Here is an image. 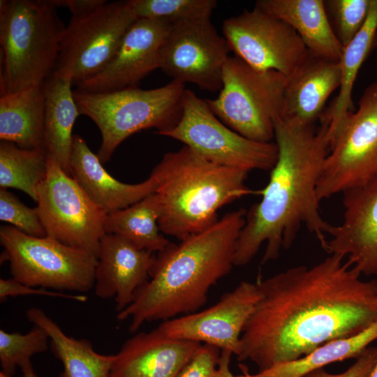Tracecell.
<instances>
[{
    "label": "cell",
    "mask_w": 377,
    "mask_h": 377,
    "mask_svg": "<svg viewBox=\"0 0 377 377\" xmlns=\"http://www.w3.org/2000/svg\"><path fill=\"white\" fill-rule=\"evenodd\" d=\"M221 351L216 346L201 343L176 377H211L217 367Z\"/></svg>",
    "instance_id": "cell-34"
},
{
    "label": "cell",
    "mask_w": 377,
    "mask_h": 377,
    "mask_svg": "<svg viewBox=\"0 0 377 377\" xmlns=\"http://www.w3.org/2000/svg\"><path fill=\"white\" fill-rule=\"evenodd\" d=\"M137 19L163 20L174 24L211 17L217 6L215 0H128Z\"/></svg>",
    "instance_id": "cell-30"
},
{
    "label": "cell",
    "mask_w": 377,
    "mask_h": 377,
    "mask_svg": "<svg viewBox=\"0 0 377 377\" xmlns=\"http://www.w3.org/2000/svg\"><path fill=\"white\" fill-rule=\"evenodd\" d=\"M200 344L169 337L158 327L139 332L114 355L110 377H176Z\"/></svg>",
    "instance_id": "cell-19"
},
{
    "label": "cell",
    "mask_w": 377,
    "mask_h": 377,
    "mask_svg": "<svg viewBox=\"0 0 377 377\" xmlns=\"http://www.w3.org/2000/svg\"><path fill=\"white\" fill-rule=\"evenodd\" d=\"M44 117L43 85L1 95V140L22 148H43Z\"/></svg>",
    "instance_id": "cell-26"
},
{
    "label": "cell",
    "mask_w": 377,
    "mask_h": 377,
    "mask_svg": "<svg viewBox=\"0 0 377 377\" xmlns=\"http://www.w3.org/2000/svg\"><path fill=\"white\" fill-rule=\"evenodd\" d=\"M287 80L276 71H260L230 56L219 94L205 101L213 113L235 132L254 141L269 142L274 138L275 121L282 116Z\"/></svg>",
    "instance_id": "cell-7"
},
{
    "label": "cell",
    "mask_w": 377,
    "mask_h": 377,
    "mask_svg": "<svg viewBox=\"0 0 377 377\" xmlns=\"http://www.w3.org/2000/svg\"><path fill=\"white\" fill-rule=\"evenodd\" d=\"M278 149L269 182L259 193L261 200L246 212L237 242L235 266L248 264L265 244V264L289 249L302 226L325 249L330 224L322 217L317 186L329 153L325 125L304 124L278 119L274 124Z\"/></svg>",
    "instance_id": "cell-2"
},
{
    "label": "cell",
    "mask_w": 377,
    "mask_h": 377,
    "mask_svg": "<svg viewBox=\"0 0 377 377\" xmlns=\"http://www.w3.org/2000/svg\"><path fill=\"white\" fill-rule=\"evenodd\" d=\"M23 377H38L31 366V362H27L20 367Z\"/></svg>",
    "instance_id": "cell-39"
},
{
    "label": "cell",
    "mask_w": 377,
    "mask_h": 377,
    "mask_svg": "<svg viewBox=\"0 0 377 377\" xmlns=\"http://www.w3.org/2000/svg\"><path fill=\"white\" fill-rule=\"evenodd\" d=\"M26 316L48 334L51 350L63 364L59 377H110L114 355L100 354L88 340L68 336L40 309L31 308Z\"/></svg>",
    "instance_id": "cell-25"
},
{
    "label": "cell",
    "mask_w": 377,
    "mask_h": 377,
    "mask_svg": "<svg viewBox=\"0 0 377 377\" xmlns=\"http://www.w3.org/2000/svg\"><path fill=\"white\" fill-rule=\"evenodd\" d=\"M156 255L123 237L105 234L95 269L94 292L102 299H114L117 313L133 302L149 279Z\"/></svg>",
    "instance_id": "cell-18"
},
{
    "label": "cell",
    "mask_w": 377,
    "mask_h": 377,
    "mask_svg": "<svg viewBox=\"0 0 377 377\" xmlns=\"http://www.w3.org/2000/svg\"><path fill=\"white\" fill-rule=\"evenodd\" d=\"M248 173L213 163L186 145L165 154L151 173L162 233L182 241L212 226L221 207L254 193L246 185Z\"/></svg>",
    "instance_id": "cell-4"
},
{
    "label": "cell",
    "mask_w": 377,
    "mask_h": 377,
    "mask_svg": "<svg viewBox=\"0 0 377 377\" xmlns=\"http://www.w3.org/2000/svg\"><path fill=\"white\" fill-rule=\"evenodd\" d=\"M136 20L128 1H107L88 14L72 16L53 73L76 86L96 75L112 59Z\"/></svg>",
    "instance_id": "cell-11"
},
{
    "label": "cell",
    "mask_w": 377,
    "mask_h": 377,
    "mask_svg": "<svg viewBox=\"0 0 377 377\" xmlns=\"http://www.w3.org/2000/svg\"><path fill=\"white\" fill-rule=\"evenodd\" d=\"M71 176L91 200L107 214L126 208L155 193L152 175L138 184L117 180L103 168L98 156L79 135H74L71 156Z\"/></svg>",
    "instance_id": "cell-20"
},
{
    "label": "cell",
    "mask_w": 377,
    "mask_h": 377,
    "mask_svg": "<svg viewBox=\"0 0 377 377\" xmlns=\"http://www.w3.org/2000/svg\"><path fill=\"white\" fill-rule=\"evenodd\" d=\"M47 0L0 1L1 95L43 85L53 73L66 28Z\"/></svg>",
    "instance_id": "cell-5"
},
{
    "label": "cell",
    "mask_w": 377,
    "mask_h": 377,
    "mask_svg": "<svg viewBox=\"0 0 377 377\" xmlns=\"http://www.w3.org/2000/svg\"><path fill=\"white\" fill-rule=\"evenodd\" d=\"M377 362V346H369L356 358L345 371L332 374L322 369L315 370L304 377H369Z\"/></svg>",
    "instance_id": "cell-36"
},
{
    "label": "cell",
    "mask_w": 377,
    "mask_h": 377,
    "mask_svg": "<svg viewBox=\"0 0 377 377\" xmlns=\"http://www.w3.org/2000/svg\"><path fill=\"white\" fill-rule=\"evenodd\" d=\"M27 295H37L47 297H61L84 302L87 297L82 295H73L64 292L47 290L42 288L31 287L11 279H0V300L3 302L10 297H17Z\"/></svg>",
    "instance_id": "cell-35"
},
{
    "label": "cell",
    "mask_w": 377,
    "mask_h": 377,
    "mask_svg": "<svg viewBox=\"0 0 377 377\" xmlns=\"http://www.w3.org/2000/svg\"><path fill=\"white\" fill-rule=\"evenodd\" d=\"M158 217L154 193L126 208L108 214L105 232L120 236L141 249L158 253L171 243L159 228Z\"/></svg>",
    "instance_id": "cell-27"
},
{
    "label": "cell",
    "mask_w": 377,
    "mask_h": 377,
    "mask_svg": "<svg viewBox=\"0 0 377 377\" xmlns=\"http://www.w3.org/2000/svg\"><path fill=\"white\" fill-rule=\"evenodd\" d=\"M259 298L240 338L239 361L259 371L300 358L377 320V278L362 275L337 253L256 281Z\"/></svg>",
    "instance_id": "cell-1"
},
{
    "label": "cell",
    "mask_w": 377,
    "mask_h": 377,
    "mask_svg": "<svg viewBox=\"0 0 377 377\" xmlns=\"http://www.w3.org/2000/svg\"><path fill=\"white\" fill-rule=\"evenodd\" d=\"M255 6L290 25L313 55L339 61L343 46L332 29L323 0H258Z\"/></svg>",
    "instance_id": "cell-22"
},
{
    "label": "cell",
    "mask_w": 377,
    "mask_h": 377,
    "mask_svg": "<svg viewBox=\"0 0 377 377\" xmlns=\"http://www.w3.org/2000/svg\"><path fill=\"white\" fill-rule=\"evenodd\" d=\"M377 340V320L353 336L327 342L297 360L279 363L251 374V377H304L325 366L350 358H357Z\"/></svg>",
    "instance_id": "cell-28"
},
{
    "label": "cell",
    "mask_w": 377,
    "mask_h": 377,
    "mask_svg": "<svg viewBox=\"0 0 377 377\" xmlns=\"http://www.w3.org/2000/svg\"><path fill=\"white\" fill-rule=\"evenodd\" d=\"M1 260L12 278L36 288L86 293L94 286L97 258L52 237H34L12 226L0 228Z\"/></svg>",
    "instance_id": "cell-8"
},
{
    "label": "cell",
    "mask_w": 377,
    "mask_h": 377,
    "mask_svg": "<svg viewBox=\"0 0 377 377\" xmlns=\"http://www.w3.org/2000/svg\"><path fill=\"white\" fill-rule=\"evenodd\" d=\"M232 353L228 350H221L217 367L211 377H251L249 373L242 367V374L235 376L230 371V363Z\"/></svg>",
    "instance_id": "cell-38"
},
{
    "label": "cell",
    "mask_w": 377,
    "mask_h": 377,
    "mask_svg": "<svg viewBox=\"0 0 377 377\" xmlns=\"http://www.w3.org/2000/svg\"><path fill=\"white\" fill-rule=\"evenodd\" d=\"M369 377H377V362L373 368Z\"/></svg>",
    "instance_id": "cell-40"
},
{
    "label": "cell",
    "mask_w": 377,
    "mask_h": 377,
    "mask_svg": "<svg viewBox=\"0 0 377 377\" xmlns=\"http://www.w3.org/2000/svg\"><path fill=\"white\" fill-rule=\"evenodd\" d=\"M259 295L256 282L243 281L212 306L164 320L158 328L169 337L212 345L237 356Z\"/></svg>",
    "instance_id": "cell-15"
},
{
    "label": "cell",
    "mask_w": 377,
    "mask_h": 377,
    "mask_svg": "<svg viewBox=\"0 0 377 377\" xmlns=\"http://www.w3.org/2000/svg\"><path fill=\"white\" fill-rule=\"evenodd\" d=\"M230 51L210 17L181 21L172 24L161 50L159 68L172 80L214 92L221 88Z\"/></svg>",
    "instance_id": "cell-14"
},
{
    "label": "cell",
    "mask_w": 377,
    "mask_h": 377,
    "mask_svg": "<svg viewBox=\"0 0 377 377\" xmlns=\"http://www.w3.org/2000/svg\"><path fill=\"white\" fill-rule=\"evenodd\" d=\"M222 30L230 50L251 67L289 77L309 52L285 22L257 7L225 20Z\"/></svg>",
    "instance_id": "cell-13"
},
{
    "label": "cell",
    "mask_w": 377,
    "mask_h": 377,
    "mask_svg": "<svg viewBox=\"0 0 377 377\" xmlns=\"http://www.w3.org/2000/svg\"><path fill=\"white\" fill-rule=\"evenodd\" d=\"M47 172L43 148H22L6 141L0 143V188L21 190L34 201Z\"/></svg>",
    "instance_id": "cell-29"
},
{
    "label": "cell",
    "mask_w": 377,
    "mask_h": 377,
    "mask_svg": "<svg viewBox=\"0 0 377 377\" xmlns=\"http://www.w3.org/2000/svg\"><path fill=\"white\" fill-rule=\"evenodd\" d=\"M172 24L157 19H137L124 35L110 62L77 89L100 93L137 87L159 68L160 52Z\"/></svg>",
    "instance_id": "cell-16"
},
{
    "label": "cell",
    "mask_w": 377,
    "mask_h": 377,
    "mask_svg": "<svg viewBox=\"0 0 377 377\" xmlns=\"http://www.w3.org/2000/svg\"><path fill=\"white\" fill-rule=\"evenodd\" d=\"M339 61L313 55L288 77L281 118L304 124H315L324 114L325 103L339 88Z\"/></svg>",
    "instance_id": "cell-21"
},
{
    "label": "cell",
    "mask_w": 377,
    "mask_h": 377,
    "mask_svg": "<svg viewBox=\"0 0 377 377\" xmlns=\"http://www.w3.org/2000/svg\"><path fill=\"white\" fill-rule=\"evenodd\" d=\"M377 45V0H371L366 22L357 35L343 47L339 65L341 82L339 93L330 108L325 111L320 120L327 127L330 145L343 119L353 111L352 93L364 61Z\"/></svg>",
    "instance_id": "cell-24"
},
{
    "label": "cell",
    "mask_w": 377,
    "mask_h": 377,
    "mask_svg": "<svg viewBox=\"0 0 377 377\" xmlns=\"http://www.w3.org/2000/svg\"><path fill=\"white\" fill-rule=\"evenodd\" d=\"M157 133L182 142L213 163L247 172L271 170L277 160L275 142L254 141L235 132L190 89L184 93L178 121Z\"/></svg>",
    "instance_id": "cell-9"
},
{
    "label": "cell",
    "mask_w": 377,
    "mask_h": 377,
    "mask_svg": "<svg viewBox=\"0 0 377 377\" xmlns=\"http://www.w3.org/2000/svg\"><path fill=\"white\" fill-rule=\"evenodd\" d=\"M0 377H11V376L4 373L3 371H1Z\"/></svg>",
    "instance_id": "cell-41"
},
{
    "label": "cell",
    "mask_w": 377,
    "mask_h": 377,
    "mask_svg": "<svg viewBox=\"0 0 377 377\" xmlns=\"http://www.w3.org/2000/svg\"><path fill=\"white\" fill-rule=\"evenodd\" d=\"M343 195V219L330 224L325 250L344 257L362 276L377 278V176Z\"/></svg>",
    "instance_id": "cell-17"
},
{
    "label": "cell",
    "mask_w": 377,
    "mask_h": 377,
    "mask_svg": "<svg viewBox=\"0 0 377 377\" xmlns=\"http://www.w3.org/2000/svg\"><path fill=\"white\" fill-rule=\"evenodd\" d=\"M184 84L172 80L152 89L128 87L108 92L73 91L80 114L89 117L101 134L98 157L110 161L117 147L141 130L155 128L157 132L172 126L182 112Z\"/></svg>",
    "instance_id": "cell-6"
},
{
    "label": "cell",
    "mask_w": 377,
    "mask_h": 377,
    "mask_svg": "<svg viewBox=\"0 0 377 377\" xmlns=\"http://www.w3.org/2000/svg\"><path fill=\"white\" fill-rule=\"evenodd\" d=\"M50 338L41 327L34 325L26 334L0 330V363L2 371L12 376L17 369L31 362L36 354L48 349Z\"/></svg>",
    "instance_id": "cell-31"
},
{
    "label": "cell",
    "mask_w": 377,
    "mask_h": 377,
    "mask_svg": "<svg viewBox=\"0 0 377 377\" xmlns=\"http://www.w3.org/2000/svg\"><path fill=\"white\" fill-rule=\"evenodd\" d=\"M332 29L343 47L349 43L367 21L371 0H325Z\"/></svg>",
    "instance_id": "cell-32"
},
{
    "label": "cell",
    "mask_w": 377,
    "mask_h": 377,
    "mask_svg": "<svg viewBox=\"0 0 377 377\" xmlns=\"http://www.w3.org/2000/svg\"><path fill=\"white\" fill-rule=\"evenodd\" d=\"M54 4L58 6L66 7L72 16H80L88 14L103 4L105 0H52Z\"/></svg>",
    "instance_id": "cell-37"
},
{
    "label": "cell",
    "mask_w": 377,
    "mask_h": 377,
    "mask_svg": "<svg viewBox=\"0 0 377 377\" xmlns=\"http://www.w3.org/2000/svg\"><path fill=\"white\" fill-rule=\"evenodd\" d=\"M0 220L27 235L46 236L36 207H27L7 188H0Z\"/></svg>",
    "instance_id": "cell-33"
},
{
    "label": "cell",
    "mask_w": 377,
    "mask_h": 377,
    "mask_svg": "<svg viewBox=\"0 0 377 377\" xmlns=\"http://www.w3.org/2000/svg\"><path fill=\"white\" fill-rule=\"evenodd\" d=\"M37 207L46 236L98 258L107 214L54 160L37 192Z\"/></svg>",
    "instance_id": "cell-12"
},
{
    "label": "cell",
    "mask_w": 377,
    "mask_h": 377,
    "mask_svg": "<svg viewBox=\"0 0 377 377\" xmlns=\"http://www.w3.org/2000/svg\"><path fill=\"white\" fill-rule=\"evenodd\" d=\"M72 81L52 73L43 84L45 94L43 145L47 157L71 175L72 130L80 114Z\"/></svg>",
    "instance_id": "cell-23"
},
{
    "label": "cell",
    "mask_w": 377,
    "mask_h": 377,
    "mask_svg": "<svg viewBox=\"0 0 377 377\" xmlns=\"http://www.w3.org/2000/svg\"><path fill=\"white\" fill-rule=\"evenodd\" d=\"M246 214L244 209L228 213L206 230L157 253L149 279L117 318L129 320L133 333L145 323L198 311L211 288L235 266Z\"/></svg>",
    "instance_id": "cell-3"
},
{
    "label": "cell",
    "mask_w": 377,
    "mask_h": 377,
    "mask_svg": "<svg viewBox=\"0 0 377 377\" xmlns=\"http://www.w3.org/2000/svg\"><path fill=\"white\" fill-rule=\"evenodd\" d=\"M377 176V80L355 112L343 119L330 145L317 186L319 201L364 185Z\"/></svg>",
    "instance_id": "cell-10"
}]
</instances>
